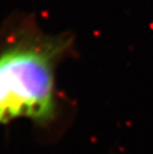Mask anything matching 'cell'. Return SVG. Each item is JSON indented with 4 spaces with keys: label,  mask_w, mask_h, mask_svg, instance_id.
Returning a JSON list of instances; mask_svg holds the SVG:
<instances>
[{
    "label": "cell",
    "mask_w": 153,
    "mask_h": 154,
    "mask_svg": "<svg viewBox=\"0 0 153 154\" xmlns=\"http://www.w3.org/2000/svg\"><path fill=\"white\" fill-rule=\"evenodd\" d=\"M70 43L68 38L36 37L0 54V124L18 117L52 119L54 65Z\"/></svg>",
    "instance_id": "obj_1"
}]
</instances>
